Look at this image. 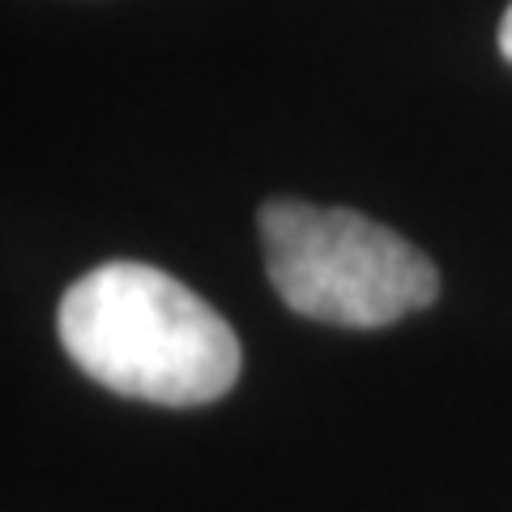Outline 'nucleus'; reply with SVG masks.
<instances>
[{"label": "nucleus", "mask_w": 512, "mask_h": 512, "mask_svg": "<svg viewBox=\"0 0 512 512\" xmlns=\"http://www.w3.org/2000/svg\"><path fill=\"white\" fill-rule=\"evenodd\" d=\"M500 52H504V60L512 64V5L504 9V22H500Z\"/></svg>", "instance_id": "obj_3"}, {"label": "nucleus", "mask_w": 512, "mask_h": 512, "mask_svg": "<svg viewBox=\"0 0 512 512\" xmlns=\"http://www.w3.org/2000/svg\"><path fill=\"white\" fill-rule=\"evenodd\" d=\"M60 346L90 380L154 406H205L239 380V338L201 295L154 265L107 261L56 312Z\"/></svg>", "instance_id": "obj_1"}, {"label": "nucleus", "mask_w": 512, "mask_h": 512, "mask_svg": "<svg viewBox=\"0 0 512 512\" xmlns=\"http://www.w3.org/2000/svg\"><path fill=\"white\" fill-rule=\"evenodd\" d=\"M265 269L282 303L342 329H380L436 303L440 278L397 231L355 210L269 201L261 210Z\"/></svg>", "instance_id": "obj_2"}]
</instances>
